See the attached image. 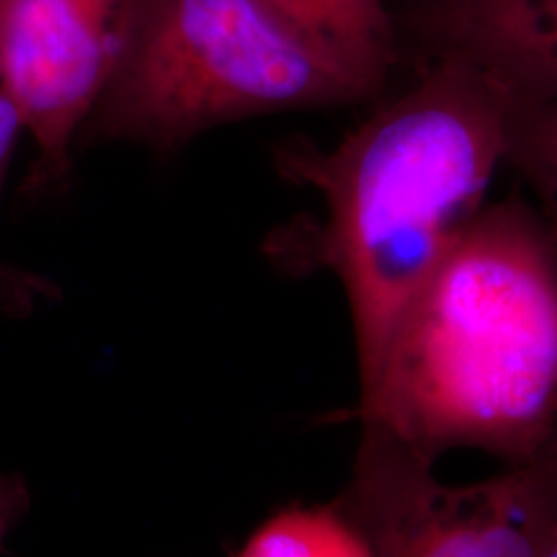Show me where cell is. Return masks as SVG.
<instances>
[{"label": "cell", "instance_id": "obj_1", "mask_svg": "<svg viewBox=\"0 0 557 557\" xmlns=\"http://www.w3.org/2000/svg\"><path fill=\"white\" fill-rule=\"evenodd\" d=\"M358 418L434 462L469 448L522 465L554 442L557 257L537 213L479 211L398 320Z\"/></svg>", "mask_w": 557, "mask_h": 557}, {"label": "cell", "instance_id": "obj_2", "mask_svg": "<svg viewBox=\"0 0 557 557\" xmlns=\"http://www.w3.org/2000/svg\"><path fill=\"white\" fill-rule=\"evenodd\" d=\"M512 110L475 66L436 54L416 87L335 149L283 158L326 205L324 259L349 301L359 395L407 306L485 207Z\"/></svg>", "mask_w": 557, "mask_h": 557}, {"label": "cell", "instance_id": "obj_3", "mask_svg": "<svg viewBox=\"0 0 557 557\" xmlns=\"http://www.w3.org/2000/svg\"><path fill=\"white\" fill-rule=\"evenodd\" d=\"M363 96L260 0H131L85 124L98 139L174 149L234 120Z\"/></svg>", "mask_w": 557, "mask_h": 557}, {"label": "cell", "instance_id": "obj_4", "mask_svg": "<svg viewBox=\"0 0 557 557\" xmlns=\"http://www.w3.org/2000/svg\"><path fill=\"white\" fill-rule=\"evenodd\" d=\"M335 504L374 557H543L557 527V436L535 460L450 485L434 460L361 430L354 473Z\"/></svg>", "mask_w": 557, "mask_h": 557}, {"label": "cell", "instance_id": "obj_5", "mask_svg": "<svg viewBox=\"0 0 557 557\" xmlns=\"http://www.w3.org/2000/svg\"><path fill=\"white\" fill-rule=\"evenodd\" d=\"M131 0H0V91L36 143V178L69 170L119 57Z\"/></svg>", "mask_w": 557, "mask_h": 557}, {"label": "cell", "instance_id": "obj_6", "mask_svg": "<svg viewBox=\"0 0 557 557\" xmlns=\"http://www.w3.org/2000/svg\"><path fill=\"white\" fill-rule=\"evenodd\" d=\"M419 29L434 54L457 57L512 108L557 101V0H430Z\"/></svg>", "mask_w": 557, "mask_h": 557}, {"label": "cell", "instance_id": "obj_7", "mask_svg": "<svg viewBox=\"0 0 557 557\" xmlns=\"http://www.w3.org/2000/svg\"><path fill=\"white\" fill-rule=\"evenodd\" d=\"M320 59L370 96L397 60V36L382 0H260Z\"/></svg>", "mask_w": 557, "mask_h": 557}, {"label": "cell", "instance_id": "obj_8", "mask_svg": "<svg viewBox=\"0 0 557 557\" xmlns=\"http://www.w3.org/2000/svg\"><path fill=\"white\" fill-rule=\"evenodd\" d=\"M238 557H374L363 533L338 508L289 506L246 539Z\"/></svg>", "mask_w": 557, "mask_h": 557}, {"label": "cell", "instance_id": "obj_9", "mask_svg": "<svg viewBox=\"0 0 557 557\" xmlns=\"http://www.w3.org/2000/svg\"><path fill=\"white\" fill-rule=\"evenodd\" d=\"M506 163L537 197V218L557 257V101L512 110Z\"/></svg>", "mask_w": 557, "mask_h": 557}, {"label": "cell", "instance_id": "obj_10", "mask_svg": "<svg viewBox=\"0 0 557 557\" xmlns=\"http://www.w3.org/2000/svg\"><path fill=\"white\" fill-rule=\"evenodd\" d=\"M29 508V490L20 475L0 473V547Z\"/></svg>", "mask_w": 557, "mask_h": 557}, {"label": "cell", "instance_id": "obj_11", "mask_svg": "<svg viewBox=\"0 0 557 557\" xmlns=\"http://www.w3.org/2000/svg\"><path fill=\"white\" fill-rule=\"evenodd\" d=\"M21 133H23V126H21L20 114L13 108V103L0 91V186L7 176Z\"/></svg>", "mask_w": 557, "mask_h": 557}, {"label": "cell", "instance_id": "obj_12", "mask_svg": "<svg viewBox=\"0 0 557 557\" xmlns=\"http://www.w3.org/2000/svg\"><path fill=\"white\" fill-rule=\"evenodd\" d=\"M543 557H557V527L556 531H554V535H552L549 545H547V549H545V556Z\"/></svg>", "mask_w": 557, "mask_h": 557}]
</instances>
